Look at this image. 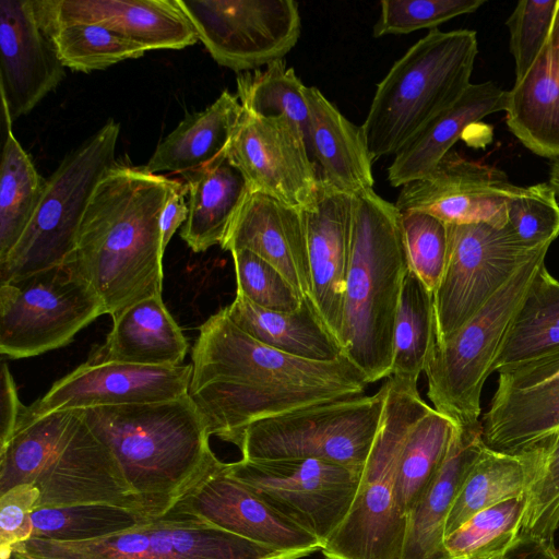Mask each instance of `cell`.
Masks as SVG:
<instances>
[{
	"instance_id": "cell-28",
	"label": "cell",
	"mask_w": 559,
	"mask_h": 559,
	"mask_svg": "<svg viewBox=\"0 0 559 559\" xmlns=\"http://www.w3.org/2000/svg\"><path fill=\"white\" fill-rule=\"evenodd\" d=\"M230 320L254 340L282 353L316 361H332L343 353L310 297L290 312L261 308L236 293L225 307Z\"/></svg>"
},
{
	"instance_id": "cell-17",
	"label": "cell",
	"mask_w": 559,
	"mask_h": 559,
	"mask_svg": "<svg viewBox=\"0 0 559 559\" xmlns=\"http://www.w3.org/2000/svg\"><path fill=\"white\" fill-rule=\"evenodd\" d=\"M192 518L273 551L277 559H300L321 544L230 476L225 463L212 467L166 513Z\"/></svg>"
},
{
	"instance_id": "cell-45",
	"label": "cell",
	"mask_w": 559,
	"mask_h": 559,
	"mask_svg": "<svg viewBox=\"0 0 559 559\" xmlns=\"http://www.w3.org/2000/svg\"><path fill=\"white\" fill-rule=\"evenodd\" d=\"M544 441L540 466L526 491L521 533L554 540L559 527V432Z\"/></svg>"
},
{
	"instance_id": "cell-46",
	"label": "cell",
	"mask_w": 559,
	"mask_h": 559,
	"mask_svg": "<svg viewBox=\"0 0 559 559\" xmlns=\"http://www.w3.org/2000/svg\"><path fill=\"white\" fill-rule=\"evenodd\" d=\"M558 9L559 0H521L507 20L515 81L524 78L548 45Z\"/></svg>"
},
{
	"instance_id": "cell-55",
	"label": "cell",
	"mask_w": 559,
	"mask_h": 559,
	"mask_svg": "<svg viewBox=\"0 0 559 559\" xmlns=\"http://www.w3.org/2000/svg\"><path fill=\"white\" fill-rule=\"evenodd\" d=\"M10 559H34V558L28 557V556H26V555H24V554H22V552H20L17 550H13Z\"/></svg>"
},
{
	"instance_id": "cell-51",
	"label": "cell",
	"mask_w": 559,
	"mask_h": 559,
	"mask_svg": "<svg viewBox=\"0 0 559 559\" xmlns=\"http://www.w3.org/2000/svg\"><path fill=\"white\" fill-rule=\"evenodd\" d=\"M186 183L177 188L166 202L160 216V247L165 254L166 248L177 231L186 223L189 214Z\"/></svg>"
},
{
	"instance_id": "cell-3",
	"label": "cell",
	"mask_w": 559,
	"mask_h": 559,
	"mask_svg": "<svg viewBox=\"0 0 559 559\" xmlns=\"http://www.w3.org/2000/svg\"><path fill=\"white\" fill-rule=\"evenodd\" d=\"M116 456L147 520L164 516L218 460L189 394L178 399L80 409Z\"/></svg>"
},
{
	"instance_id": "cell-27",
	"label": "cell",
	"mask_w": 559,
	"mask_h": 559,
	"mask_svg": "<svg viewBox=\"0 0 559 559\" xmlns=\"http://www.w3.org/2000/svg\"><path fill=\"white\" fill-rule=\"evenodd\" d=\"M188 342L162 295L142 299L112 318L104 344L91 354L95 361L144 366L182 365Z\"/></svg>"
},
{
	"instance_id": "cell-36",
	"label": "cell",
	"mask_w": 559,
	"mask_h": 559,
	"mask_svg": "<svg viewBox=\"0 0 559 559\" xmlns=\"http://www.w3.org/2000/svg\"><path fill=\"white\" fill-rule=\"evenodd\" d=\"M7 123L0 164V262L29 225L43 198L46 179L35 168Z\"/></svg>"
},
{
	"instance_id": "cell-42",
	"label": "cell",
	"mask_w": 559,
	"mask_h": 559,
	"mask_svg": "<svg viewBox=\"0 0 559 559\" xmlns=\"http://www.w3.org/2000/svg\"><path fill=\"white\" fill-rule=\"evenodd\" d=\"M506 209L507 225L524 245L551 246L559 237V201L548 182L516 186Z\"/></svg>"
},
{
	"instance_id": "cell-14",
	"label": "cell",
	"mask_w": 559,
	"mask_h": 559,
	"mask_svg": "<svg viewBox=\"0 0 559 559\" xmlns=\"http://www.w3.org/2000/svg\"><path fill=\"white\" fill-rule=\"evenodd\" d=\"M227 473L286 519L312 534L321 548L346 518L361 469L317 459L225 463Z\"/></svg>"
},
{
	"instance_id": "cell-33",
	"label": "cell",
	"mask_w": 559,
	"mask_h": 559,
	"mask_svg": "<svg viewBox=\"0 0 559 559\" xmlns=\"http://www.w3.org/2000/svg\"><path fill=\"white\" fill-rule=\"evenodd\" d=\"M506 122L534 154L559 158V78L548 45L530 71L507 91Z\"/></svg>"
},
{
	"instance_id": "cell-22",
	"label": "cell",
	"mask_w": 559,
	"mask_h": 559,
	"mask_svg": "<svg viewBox=\"0 0 559 559\" xmlns=\"http://www.w3.org/2000/svg\"><path fill=\"white\" fill-rule=\"evenodd\" d=\"M354 195L320 178L316 203L302 211L311 277V299L338 341L350 253Z\"/></svg>"
},
{
	"instance_id": "cell-4",
	"label": "cell",
	"mask_w": 559,
	"mask_h": 559,
	"mask_svg": "<svg viewBox=\"0 0 559 559\" xmlns=\"http://www.w3.org/2000/svg\"><path fill=\"white\" fill-rule=\"evenodd\" d=\"M408 270L401 211L373 189L355 194L338 343L369 383L391 374L394 322Z\"/></svg>"
},
{
	"instance_id": "cell-25",
	"label": "cell",
	"mask_w": 559,
	"mask_h": 559,
	"mask_svg": "<svg viewBox=\"0 0 559 559\" xmlns=\"http://www.w3.org/2000/svg\"><path fill=\"white\" fill-rule=\"evenodd\" d=\"M308 150L321 180L350 195L373 189V160L361 127L350 122L319 88L308 86Z\"/></svg>"
},
{
	"instance_id": "cell-2",
	"label": "cell",
	"mask_w": 559,
	"mask_h": 559,
	"mask_svg": "<svg viewBox=\"0 0 559 559\" xmlns=\"http://www.w3.org/2000/svg\"><path fill=\"white\" fill-rule=\"evenodd\" d=\"M181 185L117 163L97 185L64 264L91 285L111 318L162 295L160 216Z\"/></svg>"
},
{
	"instance_id": "cell-47",
	"label": "cell",
	"mask_w": 559,
	"mask_h": 559,
	"mask_svg": "<svg viewBox=\"0 0 559 559\" xmlns=\"http://www.w3.org/2000/svg\"><path fill=\"white\" fill-rule=\"evenodd\" d=\"M237 294L273 311L290 312L300 307L301 297L272 264L249 250L231 251Z\"/></svg>"
},
{
	"instance_id": "cell-29",
	"label": "cell",
	"mask_w": 559,
	"mask_h": 559,
	"mask_svg": "<svg viewBox=\"0 0 559 559\" xmlns=\"http://www.w3.org/2000/svg\"><path fill=\"white\" fill-rule=\"evenodd\" d=\"M241 112L237 94L223 91L204 110L188 115L156 146L142 169L183 176L212 164L225 155Z\"/></svg>"
},
{
	"instance_id": "cell-1",
	"label": "cell",
	"mask_w": 559,
	"mask_h": 559,
	"mask_svg": "<svg viewBox=\"0 0 559 559\" xmlns=\"http://www.w3.org/2000/svg\"><path fill=\"white\" fill-rule=\"evenodd\" d=\"M191 359L189 395L211 436L230 443L257 420L362 395L370 384L345 355L308 360L254 340L230 320L226 308L199 328Z\"/></svg>"
},
{
	"instance_id": "cell-41",
	"label": "cell",
	"mask_w": 559,
	"mask_h": 559,
	"mask_svg": "<svg viewBox=\"0 0 559 559\" xmlns=\"http://www.w3.org/2000/svg\"><path fill=\"white\" fill-rule=\"evenodd\" d=\"M66 68L91 72L104 70L127 59L142 57L147 50L105 27L92 24L43 26Z\"/></svg>"
},
{
	"instance_id": "cell-48",
	"label": "cell",
	"mask_w": 559,
	"mask_h": 559,
	"mask_svg": "<svg viewBox=\"0 0 559 559\" xmlns=\"http://www.w3.org/2000/svg\"><path fill=\"white\" fill-rule=\"evenodd\" d=\"M38 500L39 491L29 484L0 495V559H10L16 545L32 538L31 513Z\"/></svg>"
},
{
	"instance_id": "cell-16",
	"label": "cell",
	"mask_w": 559,
	"mask_h": 559,
	"mask_svg": "<svg viewBox=\"0 0 559 559\" xmlns=\"http://www.w3.org/2000/svg\"><path fill=\"white\" fill-rule=\"evenodd\" d=\"M249 192L306 210L316 203L320 175L300 128L285 116L262 117L242 108L226 148Z\"/></svg>"
},
{
	"instance_id": "cell-38",
	"label": "cell",
	"mask_w": 559,
	"mask_h": 559,
	"mask_svg": "<svg viewBox=\"0 0 559 559\" xmlns=\"http://www.w3.org/2000/svg\"><path fill=\"white\" fill-rule=\"evenodd\" d=\"M307 88L284 59L269 63L264 70L243 72L237 76V96L245 110L262 117H287L300 128L308 146L310 122Z\"/></svg>"
},
{
	"instance_id": "cell-12",
	"label": "cell",
	"mask_w": 559,
	"mask_h": 559,
	"mask_svg": "<svg viewBox=\"0 0 559 559\" xmlns=\"http://www.w3.org/2000/svg\"><path fill=\"white\" fill-rule=\"evenodd\" d=\"M524 245L508 225L448 224V253L433 292L436 343L449 340L542 249Z\"/></svg>"
},
{
	"instance_id": "cell-11",
	"label": "cell",
	"mask_w": 559,
	"mask_h": 559,
	"mask_svg": "<svg viewBox=\"0 0 559 559\" xmlns=\"http://www.w3.org/2000/svg\"><path fill=\"white\" fill-rule=\"evenodd\" d=\"M105 306L68 265L0 284V353L10 359L63 347L99 316Z\"/></svg>"
},
{
	"instance_id": "cell-49",
	"label": "cell",
	"mask_w": 559,
	"mask_h": 559,
	"mask_svg": "<svg viewBox=\"0 0 559 559\" xmlns=\"http://www.w3.org/2000/svg\"><path fill=\"white\" fill-rule=\"evenodd\" d=\"M559 379V354L500 373L496 392L525 390Z\"/></svg>"
},
{
	"instance_id": "cell-35",
	"label": "cell",
	"mask_w": 559,
	"mask_h": 559,
	"mask_svg": "<svg viewBox=\"0 0 559 559\" xmlns=\"http://www.w3.org/2000/svg\"><path fill=\"white\" fill-rule=\"evenodd\" d=\"M454 423L427 405L412 423L403 442L396 471V495L406 516L420 499L442 463Z\"/></svg>"
},
{
	"instance_id": "cell-50",
	"label": "cell",
	"mask_w": 559,
	"mask_h": 559,
	"mask_svg": "<svg viewBox=\"0 0 559 559\" xmlns=\"http://www.w3.org/2000/svg\"><path fill=\"white\" fill-rule=\"evenodd\" d=\"M28 406L21 403L14 379L5 362L0 370V448L14 435Z\"/></svg>"
},
{
	"instance_id": "cell-23",
	"label": "cell",
	"mask_w": 559,
	"mask_h": 559,
	"mask_svg": "<svg viewBox=\"0 0 559 559\" xmlns=\"http://www.w3.org/2000/svg\"><path fill=\"white\" fill-rule=\"evenodd\" d=\"M223 250H249L311 298V277L302 211L260 193L246 194L226 235Z\"/></svg>"
},
{
	"instance_id": "cell-5",
	"label": "cell",
	"mask_w": 559,
	"mask_h": 559,
	"mask_svg": "<svg viewBox=\"0 0 559 559\" xmlns=\"http://www.w3.org/2000/svg\"><path fill=\"white\" fill-rule=\"evenodd\" d=\"M21 484L39 491L37 508L106 503L144 516L116 456L80 409L32 416L27 408L0 448V495Z\"/></svg>"
},
{
	"instance_id": "cell-10",
	"label": "cell",
	"mask_w": 559,
	"mask_h": 559,
	"mask_svg": "<svg viewBox=\"0 0 559 559\" xmlns=\"http://www.w3.org/2000/svg\"><path fill=\"white\" fill-rule=\"evenodd\" d=\"M386 384L371 395L336 399L247 426L234 440L246 460L317 459L362 469L372 447Z\"/></svg>"
},
{
	"instance_id": "cell-26",
	"label": "cell",
	"mask_w": 559,
	"mask_h": 559,
	"mask_svg": "<svg viewBox=\"0 0 559 559\" xmlns=\"http://www.w3.org/2000/svg\"><path fill=\"white\" fill-rule=\"evenodd\" d=\"M506 104L507 91L493 82L471 84L454 105L433 118L394 155L388 168L389 183L401 188L429 175L468 127L493 112L504 111Z\"/></svg>"
},
{
	"instance_id": "cell-34",
	"label": "cell",
	"mask_w": 559,
	"mask_h": 559,
	"mask_svg": "<svg viewBox=\"0 0 559 559\" xmlns=\"http://www.w3.org/2000/svg\"><path fill=\"white\" fill-rule=\"evenodd\" d=\"M559 354V281L544 263L506 334L492 372H508Z\"/></svg>"
},
{
	"instance_id": "cell-37",
	"label": "cell",
	"mask_w": 559,
	"mask_h": 559,
	"mask_svg": "<svg viewBox=\"0 0 559 559\" xmlns=\"http://www.w3.org/2000/svg\"><path fill=\"white\" fill-rule=\"evenodd\" d=\"M435 343L433 295L409 269L403 281L395 316L390 376L418 381Z\"/></svg>"
},
{
	"instance_id": "cell-31",
	"label": "cell",
	"mask_w": 559,
	"mask_h": 559,
	"mask_svg": "<svg viewBox=\"0 0 559 559\" xmlns=\"http://www.w3.org/2000/svg\"><path fill=\"white\" fill-rule=\"evenodd\" d=\"M183 178L189 214L180 237L193 252H204L222 243L249 190L226 154L201 169L183 175Z\"/></svg>"
},
{
	"instance_id": "cell-44",
	"label": "cell",
	"mask_w": 559,
	"mask_h": 559,
	"mask_svg": "<svg viewBox=\"0 0 559 559\" xmlns=\"http://www.w3.org/2000/svg\"><path fill=\"white\" fill-rule=\"evenodd\" d=\"M486 0H382L373 25V37L405 35L438 26L479 9Z\"/></svg>"
},
{
	"instance_id": "cell-9",
	"label": "cell",
	"mask_w": 559,
	"mask_h": 559,
	"mask_svg": "<svg viewBox=\"0 0 559 559\" xmlns=\"http://www.w3.org/2000/svg\"><path fill=\"white\" fill-rule=\"evenodd\" d=\"M119 133L120 124L107 121L69 153L46 179L43 198L29 225L0 262V284L66 263L97 185L116 164Z\"/></svg>"
},
{
	"instance_id": "cell-43",
	"label": "cell",
	"mask_w": 559,
	"mask_h": 559,
	"mask_svg": "<svg viewBox=\"0 0 559 559\" xmlns=\"http://www.w3.org/2000/svg\"><path fill=\"white\" fill-rule=\"evenodd\" d=\"M401 223L409 269L433 294L447 261L448 224L420 212H401Z\"/></svg>"
},
{
	"instance_id": "cell-21",
	"label": "cell",
	"mask_w": 559,
	"mask_h": 559,
	"mask_svg": "<svg viewBox=\"0 0 559 559\" xmlns=\"http://www.w3.org/2000/svg\"><path fill=\"white\" fill-rule=\"evenodd\" d=\"M43 26L92 24L148 50L182 49L197 32L176 0H34Z\"/></svg>"
},
{
	"instance_id": "cell-53",
	"label": "cell",
	"mask_w": 559,
	"mask_h": 559,
	"mask_svg": "<svg viewBox=\"0 0 559 559\" xmlns=\"http://www.w3.org/2000/svg\"><path fill=\"white\" fill-rule=\"evenodd\" d=\"M548 50L552 70L559 78V9L552 26L551 35L548 41Z\"/></svg>"
},
{
	"instance_id": "cell-52",
	"label": "cell",
	"mask_w": 559,
	"mask_h": 559,
	"mask_svg": "<svg viewBox=\"0 0 559 559\" xmlns=\"http://www.w3.org/2000/svg\"><path fill=\"white\" fill-rule=\"evenodd\" d=\"M501 559H559L554 540L521 533Z\"/></svg>"
},
{
	"instance_id": "cell-39",
	"label": "cell",
	"mask_w": 559,
	"mask_h": 559,
	"mask_svg": "<svg viewBox=\"0 0 559 559\" xmlns=\"http://www.w3.org/2000/svg\"><path fill=\"white\" fill-rule=\"evenodd\" d=\"M146 521L132 509L106 503L37 508L31 513L32 537L82 542L118 534Z\"/></svg>"
},
{
	"instance_id": "cell-6",
	"label": "cell",
	"mask_w": 559,
	"mask_h": 559,
	"mask_svg": "<svg viewBox=\"0 0 559 559\" xmlns=\"http://www.w3.org/2000/svg\"><path fill=\"white\" fill-rule=\"evenodd\" d=\"M476 32L429 31L377 85L361 129L372 160L395 155L471 86Z\"/></svg>"
},
{
	"instance_id": "cell-56",
	"label": "cell",
	"mask_w": 559,
	"mask_h": 559,
	"mask_svg": "<svg viewBox=\"0 0 559 559\" xmlns=\"http://www.w3.org/2000/svg\"><path fill=\"white\" fill-rule=\"evenodd\" d=\"M501 558H502V556H501V557H499V558H496V559H501Z\"/></svg>"
},
{
	"instance_id": "cell-19",
	"label": "cell",
	"mask_w": 559,
	"mask_h": 559,
	"mask_svg": "<svg viewBox=\"0 0 559 559\" xmlns=\"http://www.w3.org/2000/svg\"><path fill=\"white\" fill-rule=\"evenodd\" d=\"M504 171L450 151L426 177L401 187L395 205L447 224L507 225V201L515 189Z\"/></svg>"
},
{
	"instance_id": "cell-24",
	"label": "cell",
	"mask_w": 559,
	"mask_h": 559,
	"mask_svg": "<svg viewBox=\"0 0 559 559\" xmlns=\"http://www.w3.org/2000/svg\"><path fill=\"white\" fill-rule=\"evenodd\" d=\"M484 444L481 421L454 424L442 463L407 515L401 559H450L444 548L445 521Z\"/></svg>"
},
{
	"instance_id": "cell-8",
	"label": "cell",
	"mask_w": 559,
	"mask_h": 559,
	"mask_svg": "<svg viewBox=\"0 0 559 559\" xmlns=\"http://www.w3.org/2000/svg\"><path fill=\"white\" fill-rule=\"evenodd\" d=\"M550 247L524 263L449 340L435 343L425 373L433 408L455 425L478 424L480 396L518 309Z\"/></svg>"
},
{
	"instance_id": "cell-40",
	"label": "cell",
	"mask_w": 559,
	"mask_h": 559,
	"mask_svg": "<svg viewBox=\"0 0 559 559\" xmlns=\"http://www.w3.org/2000/svg\"><path fill=\"white\" fill-rule=\"evenodd\" d=\"M526 495L479 511L444 538L450 559H496L522 531Z\"/></svg>"
},
{
	"instance_id": "cell-13",
	"label": "cell",
	"mask_w": 559,
	"mask_h": 559,
	"mask_svg": "<svg viewBox=\"0 0 559 559\" xmlns=\"http://www.w3.org/2000/svg\"><path fill=\"white\" fill-rule=\"evenodd\" d=\"M13 550L34 559H277L262 545L205 522L171 514L90 540L32 537Z\"/></svg>"
},
{
	"instance_id": "cell-30",
	"label": "cell",
	"mask_w": 559,
	"mask_h": 559,
	"mask_svg": "<svg viewBox=\"0 0 559 559\" xmlns=\"http://www.w3.org/2000/svg\"><path fill=\"white\" fill-rule=\"evenodd\" d=\"M544 450V440L518 452L495 450L485 443L448 514L444 538L479 511L525 496Z\"/></svg>"
},
{
	"instance_id": "cell-32",
	"label": "cell",
	"mask_w": 559,
	"mask_h": 559,
	"mask_svg": "<svg viewBox=\"0 0 559 559\" xmlns=\"http://www.w3.org/2000/svg\"><path fill=\"white\" fill-rule=\"evenodd\" d=\"M481 425L485 443L504 452L522 451L559 432V379L495 392Z\"/></svg>"
},
{
	"instance_id": "cell-7",
	"label": "cell",
	"mask_w": 559,
	"mask_h": 559,
	"mask_svg": "<svg viewBox=\"0 0 559 559\" xmlns=\"http://www.w3.org/2000/svg\"><path fill=\"white\" fill-rule=\"evenodd\" d=\"M417 382L395 376L386 392L379 427L353 504L323 545L325 559H401L407 519L399 508L396 471L407 431L428 405Z\"/></svg>"
},
{
	"instance_id": "cell-15",
	"label": "cell",
	"mask_w": 559,
	"mask_h": 559,
	"mask_svg": "<svg viewBox=\"0 0 559 559\" xmlns=\"http://www.w3.org/2000/svg\"><path fill=\"white\" fill-rule=\"evenodd\" d=\"M222 67L250 72L284 59L301 33L294 0H176Z\"/></svg>"
},
{
	"instance_id": "cell-54",
	"label": "cell",
	"mask_w": 559,
	"mask_h": 559,
	"mask_svg": "<svg viewBox=\"0 0 559 559\" xmlns=\"http://www.w3.org/2000/svg\"><path fill=\"white\" fill-rule=\"evenodd\" d=\"M559 199V158L554 159L549 170V182Z\"/></svg>"
},
{
	"instance_id": "cell-18",
	"label": "cell",
	"mask_w": 559,
	"mask_h": 559,
	"mask_svg": "<svg viewBox=\"0 0 559 559\" xmlns=\"http://www.w3.org/2000/svg\"><path fill=\"white\" fill-rule=\"evenodd\" d=\"M192 365L144 366L88 359L28 406L32 416L169 401L189 394Z\"/></svg>"
},
{
	"instance_id": "cell-20",
	"label": "cell",
	"mask_w": 559,
	"mask_h": 559,
	"mask_svg": "<svg viewBox=\"0 0 559 559\" xmlns=\"http://www.w3.org/2000/svg\"><path fill=\"white\" fill-rule=\"evenodd\" d=\"M34 0H0V90L5 123L29 114L64 79Z\"/></svg>"
}]
</instances>
